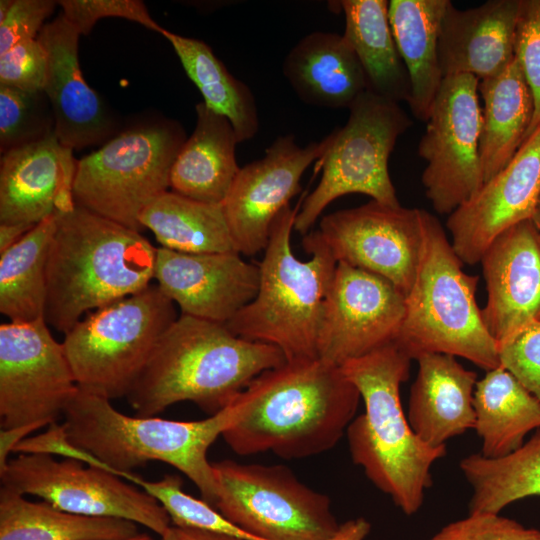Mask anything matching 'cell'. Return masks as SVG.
<instances>
[{
	"mask_svg": "<svg viewBox=\"0 0 540 540\" xmlns=\"http://www.w3.org/2000/svg\"><path fill=\"white\" fill-rule=\"evenodd\" d=\"M501 366L540 401V322L522 328L498 345Z\"/></svg>",
	"mask_w": 540,
	"mask_h": 540,
	"instance_id": "obj_41",
	"label": "cell"
},
{
	"mask_svg": "<svg viewBox=\"0 0 540 540\" xmlns=\"http://www.w3.org/2000/svg\"><path fill=\"white\" fill-rule=\"evenodd\" d=\"M34 227L23 224H0V253L17 243Z\"/></svg>",
	"mask_w": 540,
	"mask_h": 540,
	"instance_id": "obj_47",
	"label": "cell"
},
{
	"mask_svg": "<svg viewBox=\"0 0 540 540\" xmlns=\"http://www.w3.org/2000/svg\"><path fill=\"white\" fill-rule=\"evenodd\" d=\"M460 469L472 487L469 513H500L518 500L540 496V428L510 454H471L460 461Z\"/></svg>",
	"mask_w": 540,
	"mask_h": 540,
	"instance_id": "obj_35",
	"label": "cell"
},
{
	"mask_svg": "<svg viewBox=\"0 0 540 540\" xmlns=\"http://www.w3.org/2000/svg\"><path fill=\"white\" fill-rule=\"evenodd\" d=\"M531 219L533 223L535 224V226L537 227V229L540 231V190L538 193L537 201H536L534 212Z\"/></svg>",
	"mask_w": 540,
	"mask_h": 540,
	"instance_id": "obj_49",
	"label": "cell"
},
{
	"mask_svg": "<svg viewBox=\"0 0 540 540\" xmlns=\"http://www.w3.org/2000/svg\"><path fill=\"white\" fill-rule=\"evenodd\" d=\"M13 4H14V0H1L0 1V22H2L6 18Z\"/></svg>",
	"mask_w": 540,
	"mask_h": 540,
	"instance_id": "obj_48",
	"label": "cell"
},
{
	"mask_svg": "<svg viewBox=\"0 0 540 540\" xmlns=\"http://www.w3.org/2000/svg\"><path fill=\"white\" fill-rule=\"evenodd\" d=\"M48 56L38 39L22 41L0 55V85L44 91Z\"/></svg>",
	"mask_w": 540,
	"mask_h": 540,
	"instance_id": "obj_42",
	"label": "cell"
},
{
	"mask_svg": "<svg viewBox=\"0 0 540 540\" xmlns=\"http://www.w3.org/2000/svg\"><path fill=\"white\" fill-rule=\"evenodd\" d=\"M42 425L32 424L14 428L1 429L0 431V471L5 468L9 461V455L15 447L28 437L29 434L42 428Z\"/></svg>",
	"mask_w": 540,
	"mask_h": 540,
	"instance_id": "obj_45",
	"label": "cell"
},
{
	"mask_svg": "<svg viewBox=\"0 0 540 540\" xmlns=\"http://www.w3.org/2000/svg\"><path fill=\"white\" fill-rule=\"evenodd\" d=\"M337 262L382 276L405 296L416 277L423 210L371 200L322 218L317 230Z\"/></svg>",
	"mask_w": 540,
	"mask_h": 540,
	"instance_id": "obj_15",
	"label": "cell"
},
{
	"mask_svg": "<svg viewBox=\"0 0 540 540\" xmlns=\"http://www.w3.org/2000/svg\"><path fill=\"white\" fill-rule=\"evenodd\" d=\"M56 217L27 232L0 253V312L10 322L44 319L47 299V259Z\"/></svg>",
	"mask_w": 540,
	"mask_h": 540,
	"instance_id": "obj_34",
	"label": "cell"
},
{
	"mask_svg": "<svg viewBox=\"0 0 540 540\" xmlns=\"http://www.w3.org/2000/svg\"><path fill=\"white\" fill-rule=\"evenodd\" d=\"M126 540H153V538L147 533H139L138 535Z\"/></svg>",
	"mask_w": 540,
	"mask_h": 540,
	"instance_id": "obj_50",
	"label": "cell"
},
{
	"mask_svg": "<svg viewBox=\"0 0 540 540\" xmlns=\"http://www.w3.org/2000/svg\"><path fill=\"white\" fill-rule=\"evenodd\" d=\"M161 540H243L226 534L181 528L171 525L161 536Z\"/></svg>",
	"mask_w": 540,
	"mask_h": 540,
	"instance_id": "obj_46",
	"label": "cell"
},
{
	"mask_svg": "<svg viewBox=\"0 0 540 540\" xmlns=\"http://www.w3.org/2000/svg\"><path fill=\"white\" fill-rule=\"evenodd\" d=\"M218 486L215 509L254 540H364L362 517L339 524L330 499L283 465L212 463Z\"/></svg>",
	"mask_w": 540,
	"mask_h": 540,
	"instance_id": "obj_8",
	"label": "cell"
},
{
	"mask_svg": "<svg viewBox=\"0 0 540 540\" xmlns=\"http://www.w3.org/2000/svg\"><path fill=\"white\" fill-rule=\"evenodd\" d=\"M286 361L277 347L234 335L225 324L181 314L161 335L126 396L138 416L183 401L213 415L262 372Z\"/></svg>",
	"mask_w": 540,
	"mask_h": 540,
	"instance_id": "obj_2",
	"label": "cell"
},
{
	"mask_svg": "<svg viewBox=\"0 0 540 540\" xmlns=\"http://www.w3.org/2000/svg\"><path fill=\"white\" fill-rule=\"evenodd\" d=\"M449 0H391L388 17L407 69L413 115L427 122L444 79L438 58L441 20Z\"/></svg>",
	"mask_w": 540,
	"mask_h": 540,
	"instance_id": "obj_27",
	"label": "cell"
},
{
	"mask_svg": "<svg viewBox=\"0 0 540 540\" xmlns=\"http://www.w3.org/2000/svg\"><path fill=\"white\" fill-rule=\"evenodd\" d=\"M428 540H540V530L499 513L478 512L447 524Z\"/></svg>",
	"mask_w": 540,
	"mask_h": 540,
	"instance_id": "obj_40",
	"label": "cell"
},
{
	"mask_svg": "<svg viewBox=\"0 0 540 540\" xmlns=\"http://www.w3.org/2000/svg\"><path fill=\"white\" fill-rule=\"evenodd\" d=\"M282 70L300 100L313 106L349 109L367 90L354 49L338 33L305 35L286 55Z\"/></svg>",
	"mask_w": 540,
	"mask_h": 540,
	"instance_id": "obj_25",
	"label": "cell"
},
{
	"mask_svg": "<svg viewBox=\"0 0 540 540\" xmlns=\"http://www.w3.org/2000/svg\"><path fill=\"white\" fill-rule=\"evenodd\" d=\"M1 486L34 495L63 511L119 518L160 537L170 528L165 509L149 494L114 473L43 453H19L0 471Z\"/></svg>",
	"mask_w": 540,
	"mask_h": 540,
	"instance_id": "obj_12",
	"label": "cell"
},
{
	"mask_svg": "<svg viewBox=\"0 0 540 540\" xmlns=\"http://www.w3.org/2000/svg\"><path fill=\"white\" fill-rule=\"evenodd\" d=\"M344 36L363 68L367 90L399 103H408L411 86L398 52L388 17L386 0H343Z\"/></svg>",
	"mask_w": 540,
	"mask_h": 540,
	"instance_id": "obj_30",
	"label": "cell"
},
{
	"mask_svg": "<svg viewBox=\"0 0 540 540\" xmlns=\"http://www.w3.org/2000/svg\"><path fill=\"white\" fill-rule=\"evenodd\" d=\"M55 133L53 111L44 91L0 85V151L40 141Z\"/></svg>",
	"mask_w": 540,
	"mask_h": 540,
	"instance_id": "obj_37",
	"label": "cell"
},
{
	"mask_svg": "<svg viewBox=\"0 0 540 540\" xmlns=\"http://www.w3.org/2000/svg\"><path fill=\"white\" fill-rule=\"evenodd\" d=\"M13 453L61 455L111 472L108 465L69 442L63 423H52L46 432L37 436L27 437L15 447Z\"/></svg>",
	"mask_w": 540,
	"mask_h": 540,
	"instance_id": "obj_44",
	"label": "cell"
},
{
	"mask_svg": "<svg viewBox=\"0 0 540 540\" xmlns=\"http://www.w3.org/2000/svg\"><path fill=\"white\" fill-rule=\"evenodd\" d=\"M539 190L540 126L507 166L448 216L451 245L462 263H479L499 234L531 219Z\"/></svg>",
	"mask_w": 540,
	"mask_h": 540,
	"instance_id": "obj_18",
	"label": "cell"
},
{
	"mask_svg": "<svg viewBox=\"0 0 540 540\" xmlns=\"http://www.w3.org/2000/svg\"><path fill=\"white\" fill-rule=\"evenodd\" d=\"M478 85L469 74L444 77L419 142L418 154L427 162L421 181L442 215H450L484 184Z\"/></svg>",
	"mask_w": 540,
	"mask_h": 540,
	"instance_id": "obj_13",
	"label": "cell"
},
{
	"mask_svg": "<svg viewBox=\"0 0 540 540\" xmlns=\"http://www.w3.org/2000/svg\"><path fill=\"white\" fill-rule=\"evenodd\" d=\"M161 247L184 253L237 252L222 204H208L166 191L139 218Z\"/></svg>",
	"mask_w": 540,
	"mask_h": 540,
	"instance_id": "obj_32",
	"label": "cell"
},
{
	"mask_svg": "<svg viewBox=\"0 0 540 540\" xmlns=\"http://www.w3.org/2000/svg\"><path fill=\"white\" fill-rule=\"evenodd\" d=\"M478 91L483 100L480 157L485 183L507 166L524 142L534 104L515 58L499 74L480 80Z\"/></svg>",
	"mask_w": 540,
	"mask_h": 540,
	"instance_id": "obj_28",
	"label": "cell"
},
{
	"mask_svg": "<svg viewBox=\"0 0 540 540\" xmlns=\"http://www.w3.org/2000/svg\"><path fill=\"white\" fill-rule=\"evenodd\" d=\"M57 4L52 0H14L10 12L0 22V55L22 41L37 39Z\"/></svg>",
	"mask_w": 540,
	"mask_h": 540,
	"instance_id": "obj_43",
	"label": "cell"
},
{
	"mask_svg": "<svg viewBox=\"0 0 540 540\" xmlns=\"http://www.w3.org/2000/svg\"><path fill=\"white\" fill-rule=\"evenodd\" d=\"M514 58L533 97L534 112L526 140L540 126V0H521L515 30Z\"/></svg>",
	"mask_w": 540,
	"mask_h": 540,
	"instance_id": "obj_38",
	"label": "cell"
},
{
	"mask_svg": "<svg viewBox=\"0 0 540 540\" xmlns=\"http://www.w3.org/2000/svg\"><path fill=\"white\" fill-rule=\"evenodd\" d=\"M79 36L61 13L46 23L37 37L48 56L44 92L53 111L55 135L72 150L103 145L117 128L115 116L84 79Z\"/></svg>",
	"mask_w": 540,
	"mask_h": 540,
	"instance_id": "obj_21",
	"label": "cell"
},
{
	"mask_svg": "<svg viewBox=\"0 0 540 540\" xmlns=\"http://www.w3.org/2000/svg\"><path fill=\"white\" fill-rule=\"evenodd\" d=\"M520 5L521 0H490L461 10L449 1L438 38L443 77L469 74L480 81L502 72L514 59Z\"/></svg>",
	"mask_w": 540,
	"mask_h": 540,
	"instance_id": "obj_23",
	"label": "cell"
},
{
	"mask_svg": "<svg viewBox=\"0 0 540 540\" xmlns=\"http://www.w3.org/2000/svg\"><path fill=\"white\" fill-rule=\"evenodd\" d=\"M487 301L483 321L497 344L540 322V231L532 219L499 234L480 260Z\"/></svg>",
	"mask_w": 540,
	"mask_h": 540,
	"instance_id": "obj_20",
	"label": "cell"
},
{
	"mask_svg": "<svg viewBox=\"0 0 540 540\" xmlns=\"http://www.w3.org/2000/svg\"><path fill=\"white\" fill-rule=\"evenodd\" d=\"M473 404L481 455L504 457L518 449L525 436L540 428V401L503 366L477 381Z\"/></svg>",
	"mask_w": 540,
	"mask_h": 540,
	"instance_id": "obj_29",
	"label": "cell"
},
{
	"mask_svg": "<svg viewBox=\"0 0 540 540\" xmlns=\"http://www.w3.org/2000/svg\"><path fill=\"white\" fill-rule=\"evenodd\" d=\"M411 360L391 343L341 365L365 405L346 430L351 458L406 515L422 506L432 486L431 467L446 454V446L424 443L403 411L400 386L409 377Z\"/></svg>",
	"mask_w": 540,
	"mask_h": 540,
	"instance_id": "obj_4",
	"label": "cell"
},
{
	"mask_svg": "<svg viewBox=\"0 0 540 540\" xmlns=\"http://www.w3.org/2000/svg\"><path fill=\"white\" fill-rule=\"evenodd\" d=\"M196 125L180 148L170 172L174 192L208 204H222L240 171L238 142L230 121L196 105Z\"/></svg>",
	"mask_w": 540,
	"mask_h": 540,
	"instance_id": "obj_26",
	"label": "cell"
},
{
	"mask_svg": "<svg viewBox=\"0 0 540 540\" xmlns=\"http://www.w3.org/2000/svg\"><path fill=\"white\" fill-rule=\"evenodd\" d=\"M177 318L174 302L152 284L89 312L62 342L78 388L109 400L126 397Z\"/></svg>",
	"mask_w": 540,
	"mask_h": 540,
	"instance_id": "obj_9",
	"label": "cell"
},
{
	"mask_svg": "<svg viewBox=\"0 0 540 540\" xmlns=\"http://www.w3.org/2000/svg\"><path fill=\"white\" fill-rule=\"evenodd\" d=\"M186 74L203 96V103L226 117L238 142L252 139L259 130L257 105L251 89L235 78L203 41L163 29Z\"/></svg>",
	"mask_w": 540,
	"mask_h": 540,
	"instance_id": "obj_33",
	"label": "cell"
},
{
	"mask_svg": "<svg viewBox=\"0 0 540 540\" xmlns=\"http://www.w3.org/2000/svg\"><path fill=\"white\" fill-rule=\"evenodd\" d=\"M79 388L44 319L0 325L1 429L57 422Z\"/></svg>",
	"mask_w": 540,
	"mask_h": 540,
	"instance_id": "obj_14",
	"label": "cell"
},
{
	"mask_svg": "<svg viewBox=\"0 0 540 540\" xmlns=\"http://www.w3.org/2000/svg\"><path fill=\"white\" fill-rule=\"evenodd\" d=\"M358 389L340 365L319 357L285 361L256 376L233 400L222 434L238 455L271 451L301 459L332 449L354 419Z\"/></svg>",
	"mask_w": 540,
	"mask_h": 540,
	"instance_id": "obj_1",
	"label": "cell"
},
{
	"mask_svg": "<svg viewBox=\"0 0 540 540\" xmlns=\"http://www.w3.org/2000/svg\"><path fill=\"white\" fill-rule=\"evenodd\" d=\"M77 160L55 135L15 149L0 160V224L36 226L75 207Z\"/></svg>",
	"mask_w": 540,
	"mask_h": 540,
	"instance_id": "obj_22",
	"label": "cell"
},
{
	"mask_svg": "<svg viewBox=\"0 0 540 540\" xmlns=\"http://www.w3.org/2000/svg\"><path fill=\"white\" fill-rule=\"evenodd\" d=\"M154 278L183 315L226 324L257 295L259 267L238 252L156 249Z\"/></svg>",
	"mask_w": 540,
	"mask_h": 540,
	"instance_id": "obj_19",
	"label": "cell"
},
{
	"mask_svg": "<svg viewBox=\"0 0 540 540\" xmlns=\"http://www.w3.org/2000/svg\"><path fill=\"white\" fill-rule=\"evenodd\" d=\"M185 140L182 126L167 119L118 133L77 160L75 205L140 232V215L170 187L171 168Z\"/></svg>",
	"mask_w": 540,
	"mask_h": 540,
	"instance_id": "obj_10",
	"label": "cell"
},
{
	"mask_svg": "<svg viewBox=\"0 0 540 540\" xmlns=\"http://www.w3.org/2000/svg\"><path fill=\"white\" fill-rule=\"evenodd\" d=\"M300 206H287L275 219L258 266L257 295L225 324L240 338L277 347L286 361L318 357L323 307L337 266L317 230L302 239L311 258L293 254L290 239Z\"/></svg>",
	"mask_w": 540,
	"mask_h": 540,
	"instance_id": "obj_6",
	"label": "cell"
},
{
	"mask_svg": "<svg viewBox=\"0 0 540 540\" xmlns=\"http://www.w3.org/2000/svg\"><path fill=\"white\" fill-rule=\"evenodd\" d=\"M405 294L386 278L337 262L321 318L318 357L342 365L395 343Z\"/></svg>",
	"mask_w": 540,
	"mask_h": 540,
	"instance_id": "obj_16",
	"label": "cell"
},
{
	"mask_svg": "<svg viewBox=\"0 0 540 540\" xmlns=\"http://www.w3.org/2000/svg\"><path fill=\"white\" fill-rule=\"evenodd\" d=\"M0 488V540H126L138 524L119 518L73 514Z\"/></svg>",
	"mask_w": 540,
	"mask_h": 540,
	"instance_id": "obj_31",
	"label": "cell"
},
{
	"mask_svg": "<svg viewBox=\"0 0 540 540\" xmlns=\"http://www.w3.org/2000/svg\"><path fill=\"white\" fill-rule=\"evenodd\" d=\"M330 142L329 134L301 147L292 134L279 136L263 158L240 168L222 203L238 253L252 256L265 250L275 219L301 191L302 175Z\"/></svg>",
	"mask_w": 540,
	"mask_h": 540,
	"instance_id": "obj_17",
	"label": "cell"
},
{
	"mask_svg": "<svg viewBox=\"0 0 540 540\" xmlns=\"http://www.w3.org/2000/svg\"><path fill=\"white\" fill-rule=\"evenodd\" d=\"M63 16L80 35H88L102 18H123L161 34L160 26L140 0H60Z\"/></svg>",
	"mask_w": 540,
	"mask_h": 540,
	"instance_id": "obj_39",
	"label": "cell"
},
{
	"mask_svg": "<svg viewBox=\"0 0 540 540\" xmlns=\"http://www.w3.org/2000/svg\"><path fill=\"white\" fill-rule=\"evenodd\" d=\"M411 125L399 103L368 90L362 93L350 106L346 124L330 133V145L318 161L321 179L302 202L294 230L306 235L332 201L351 193L400 206L388 161L397 139Z\"/></svg>",
	"mask_w": 540,
	"mask_h": 540,
	"instance_id": "obj_11",
	"label": "cell"
},
{
	"mask_svg": "<svg viewBox=\"0 0 540 540\" xmlns=\"http://www.w3.org/2000/svg\"><path fill=\"white\" fill-rule=\"evenodd\" d=\"M416 360L418 373L410 390L407 418L424 443L443 447L475 427L477 374L449 354L424 353Z\"/></svg>",
	"mask_w": 540,
	"mask_h": 540,
	"instance_id": "obj_24",
	"label": "cell"
},
{
	"mask_svg": "<svg viewBox=\"0 0 540 540\" xmlns=\"http://www.w3.org/2000/svg\"><path fill=\"white\" fill-rule=\"evenodd\" d=\"M462 265L438 219L423 210L419 264L395 344L411 359L443 353L492 370L501 366L498 344L476 303L478 276Z\"/></svg>",
	"mask_w": 540,
	"mask_h": 540,
	"instance_id": "obj_7",
	"label": "cell"
},
{
	"mask_svg": "<svg viewBox=\"0 0 540 540\" xmlns=\"http://www.w3.org/2000/svg\"><path fill=\"white\" fill-rule=\"evenodd\" d=\"M235 416L231 403L196 421L133 417L115 409L111 400L79 389L62 423L72 445L108 465L117 476L149 461H160L186 475L202 499L215 506L218 486L207 452Z\"/></svg>",
	"mask_w": 540,
	"mask_h": 540,
	"instance_id": "obj_5",
	"label": "cell"
},
{
	"mask_svg": "<svg viewBox=\"0 0 540 540\" xmlns=\"http://www.w3.org/2000/svg\"><path fill=\"white\" fill-rule=\"evenodd\" d=\"M120 477L153 497L165 509L173 526L254 540L205 500L184 492L183 481L178 475L167 474L158 481L145 480L132 472H121Z\"/></svg>",
	"mask_w": 540,
	"mask_h": 540,
	"instance_id": "obj_36",
	"label": "cell"
},
{
	"mask_svg": "<svg viewBox=\"0 0 540 540\" xmlns=\"http://www.w3.org/2000/svg\"><path fill=\"white\" fill-rule=\"evenodd\" d=\"M156 249L139 231L79 206L58 214L45 322L66 334L85 314L145 289L154 278Z\"/></svg>",
	"mask_w": 540,
	"mask_h": 540,
	"instance_id": "obj_3",
	"label": "cell"
}]
</instances>
